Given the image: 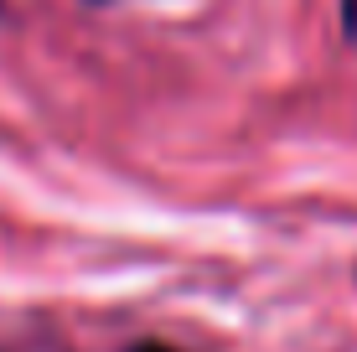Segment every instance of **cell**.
Listing matches in <instances>:
<instances>
[{
	"instance_id": "6da1fadb",
	"label": "cell",
	"mask_w": 357,
	"mask_h": 352,
	"mask_svg": "<svg viewBox=\"0 0 357 352\" xmlns=\"http://www.w3.org/2000/svg\"><path fill=\"white\" fill-rule=\"evenodd\" d=\"M342 10H347V31H357V0H347Z\"/></svg>"
},
{
	"instance_id": "7a4b0ae2",
	"label": "cell",
	"mask_w": 357,
	"mask_h": 352,
	"mask_svg": "<svg viewBox=\"0 0 357 352\" xmlns=\"http://www.w3.org/2000/svg\"><path fill=\"white\" fill-rule=\"evenodd\" d=\"M135 352H171V347H166V342H140Z\"/></svg>"
}]
</instances>
